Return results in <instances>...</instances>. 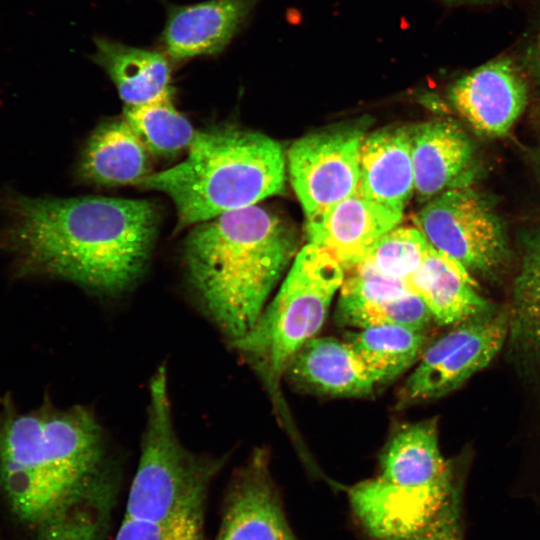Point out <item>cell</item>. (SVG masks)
Returning a JSON list of instances; mask_svg holds the SVG:
<instances>
[{"label":"cell","instance_id":"5","mask_svg":"<svg viewBox=\"0 0 540 540\" xmlns=\"http://www.w3.org/2000/svg\"><path fill=\"white\" fill-rule=\"evenodd\" d=\"M464 478L440 450L437 422L402 426L380 455V473L348 489L354 514L372 540H399L422 528Z\"/></svg>","mask_w":540,"mask_h":540},{"label":"cell","instance_id":"3","mask_svg":"<svg viewBox=\"0 0 540 540\" xmlns=\"http://www.w3.org/2000/svg\"><path fill=\"white\" fill-rule=\"evenodd\" d=\"M295 247L289 226L258 204L194 225L184 250L188 281L228 344L252 328Z\"/></svg>","mask_w":540,"mask_h":540},{"label":"cell","instance_id":"15","mask_svg":"<svg viewBox=\"0 0 540 540\" xmlns=\"http://www.w3.org/2000/svg\"><path fill=\"white\" fill-rule=\"evenodd\" d=\"M414 192L425 202L438 194L468 187L475 176L473 145L448 120H433L409 129Z\"/></svg>","mask_w":540,"mask_h":540},{"label":"cell","instance_id":"13","mask_svg":"<svg viewBox=\"0 0 540 540\" xmlns=\"http://www.w3.org/2000/svg\"><path fill=\"white\" fill-rule=\"evenodd\" d=\"M527 84L507 58L490 61L458 79L449 98L462 118L479 134L506 135L523 113Z\"/></svg>","mask_w":540,"mask_h":540},{"label":"cell","instance_id":"28","mask_svg":"<svg viewBox=\"0 0 540 540\" xmlns=\"http://www.w3.org/2000/svg\"><path fill=\"white\" fill-rule=\"evenodd\" d=\"M534 63H535V69L537 73V77L540 83V33L537 39V43L535 46V52H534Z\"/></svg>","mask_w":540,"mask_h":540},{"label":"cell","instance_id":"18","mask_svg":"<svg viewBox=\"0 0 540 540\" xmlns=\"http://www.w3.org/2000/svg\"><path fill=\"white\" fill-rule=\"evenodd\" d=\"M433 320L444 326L495 311L477 291V282L456 260L430 246L419 268L405 280Z\"/></svg>","mask_w":540,"mask_h":540},{"label":"cell","instance_id":"23","mask_svg":"<svg viewBox=\"0 0 540 540\" xmlns=\"http://www.w3.org/2000/svg\"><path fill=\"white\" fill-rule=\"evenodd\" d=\"M344 339L380 386L394 381L419 361L427 346V330L378 325L349 331Z\"/></svg>","mask_w":540,"mask_h":540},{"label":"cell","instance_id":"14","mask_svg":"<svg viewBox=\"0 0 540 540\" xmlns=\"http://www.w3.org/2000/svg\"><path fill=\"white\" fill-rule=\"evenodd\" d=\"M402 216L403 211L356 192L307 220L306 232L310 243L330 252L346 270L361 262Z\"/></svg>","mask_w":540,"mask_h":540},{"label":"cell","instance_id":"10","mask_svg":"<svg viewBox=\"0 0 540 540\" xmlns=\"http://www.w3.org/2000/svg\"><path fill=\"white\" fill-rule=\"evenodd\" d=\"M364 137L363 127L352 125L307 135L291 145L290 181L307 220L357 192Z\"/></svg>","mask_w":540,"mask_h":540},{"label":"cell","instance_id":"26","mask_svg":"<svg viewBox=\"0 0 540 540\" xmlns=\"http://www.w3.org/2000/svg\"><path fill=\"white\" fill-rule=\"evenodd\" d=\"M115 540H204L203 520L150 521L125 516Z\"/></svg>","mask_w":540,"mask_h":540},{"label":"cell","instance_id":"27","mask_svg":"<svg viewBox=\"0 0 540 540\" xmlns=\"http://www.w3.org/2000/svg\"><path fill=\"white\" fill-rule=\"evenodd\" d=\"M463 483L464 478L456 483L427 524L399 540H463Z\"/></svg>","mask_w":540,"mask_h":540},{"label":"cell","instance_id":"24","mask_svg":"<svg viewBox=\"0 0 540 540\" xmlns=\"http://www.w3.org/2000/svg\"><path fill=\"white\" fill-rule=\"evenodd\" d=\"M124 118L149 152L162 156L188 149L197 132L175 108L170 92L142 105L126 106Z\"/></svg>","mask_w":540,"mask_h":540},{"label":"cell","instance_id":"11","mask_svg":"<svg viewBox=\"0 0 540 540\" xmlns=\"http://www.w3.org/2000/svg\"><path fill=\"white\" fill-rule=\"evenodd\" d=\"M216 540H296L284 514L265 449L234 472Z\"/></svg>","mask_w":540,"mask_h":540},{"label":"cell","instance_id":"7","mask_svg":"<svg viewBox=\"0 0 540 540\" xmlns=\"http://www.w3.org/2000/svg\"><path fill=\"white\" fill-rule=\"evenodd\" d=\"M344 276L330 252L309 242L252 328L230 343L276 400L290 359L321 329Z\"/></svg>","mask_w":540,"mask_h":540},{"label":"cell","instance_id":"22","mask_svg":"<svg viewBox=\"0 0 540 540\" xmlns=\"http://www.w3.org/2000/svg\"><path fill=\"white\" fill-rule=\"evenodd\" d=\"M506 341L521 366L540 377V234L526 248L515 279Z\"/></svg>","mask_w":540,"mask_h":540},{"label":"cell","instance_id":"25","mask_svg":"<svg viewBox=\"0 0 540 540\" xmlns=\"http://www.w3.org/2000/svg\"><path fill=\"white\" fill-rule=\"evenodd\" d=\"M429 248L416 226L398 225L382 235L362 261L387 277L405 281L419 268Z\"/></svg>","mask_w":540,"mask_h":540},{"label":"cell","instance_id":"9","mask_svg":"<svg viewBox=\"0 0 540 540\" xmlns=\"http://www.w3.org/2000/svg\"><path fill=\"white\" fill-rule=\"evenodd\" d=\"M414 223L431 247L469 272L490 273L505 259L502 224L469 187L450 189L426 201Z\"/></svg>","mask_w":540,"mask_h":540},{"label":"cell","instance_id":"1","mask_svg":"<svg viewBox=\"0 0 540 540\" xmlns=\"http://www.w3.org/2000/svg\"><path fill=\"white\" fill-rule=\"evenodd\" d=\"M0 413V490L31 540H102L121 483L118 451L94 411L46 400Z\"/></svg>","mask_w":540,"mask_h":540},{"label":"cell","instance_id":"19","mask_svg":"<svg viewBox=\"0 0 540 540\" xmlns=\"http://www.w3.org/2000/svg\"><path fill=\"white\" fill-rule=\"evenodd\" d=\"M357 192L403 211L414 193L409 129L389 127L365 135Z\"/></svg>","mask_w":540,"mask_h":540},{"label":"cell","instance_id":"8","mask_svg":"<svg viewBox=\"0 0 540 540\" xmlns=\"http://www.w3.org/2000/svg\"><path fill=\"white\" fill-rule=\"evenodd\" d=\"M508 335V312H490L453 325L425 347L398 393L408 406L443 397L485 368Z\"/></svg>","mask_w":540,"mask_h":540},{"label":"cell","instance_id":"21","mask_svg":"<svg viewBox=\"0 0 540 540\" xmlns=\"http://www.w3.org/2000/svg\"><path fill=\"white\" fill-rule=\"evenodd\" d=\"M149 150L125 118L107 122L90 137L81 175L105 185L135 184L150 174Z\"/></svg>","mask_w":540,"mask_h":540},{"label":"cell","instance_id":"16","mask_svg":"<svg viewBox=\"0 0 540 540\" xmlns=\"http://www.w3.org/2000/svg\"><path fill=\"white\" fill-rule=\"evenodd\" d=\"M259 0H207L168 8L162 42L176 61L215 55L229 44Z\"/></svg>","mask_w":540,"mask_h":540},{"label":"cell","instance_id":"20","mask_svg":"<svg viewBox=\"0 0 540 540\" xmlns=\"http://www.w3.org/2000/svg\"><path fill=\"white\" fill-rule=\"evenodd\" d=\"M92 60L110 77L126 106L142 105L170 92L171 68L157 51L98 37Z\"/></svg>","mask_w":540,"mask_h":540},{"label":"cell","instance_id":"6","mask_svg":"<svg viewBox=\"0 0 540 540\" xmlns=\"http://www.w3.org/2000/svg\"><path fill=\"white\" fill-rule=\"evenodd\" d=\"M227 456L198 453L180 440L174 423L165 363L149 381L146 421L127 517L150 520H203L210 485Z\"/></svg>","mask_w":540,"mask_h":540},{"label":"cell","instance_id":"17","mask_svg":"<svg viewBox=\"0 0 540 540\" xmlns=\"http://www.w3.org/2000/svg\"><path fill=\"white\" fill-rule=\"evenodd\" d=\"M284 376L299 389L334 397H364L377 387L345 340L313 337L292 356Z\"/></svg>","mask_w":540,"mask_h":540},{"label":"cell","instance_id":"2","mask_svg":"<svg viewBox=\"0 0 540 540\" xmlns=\"http://www.w3.org/2000/svg\"><path fill=\"white\" fill-rule=\"evenodd\" d=\"M0 252L18 278L49 277L106 296L124 293L142 276L158 214L141 199L104 196H0Z\"/></svg>","mask_w":540,"mask_h":540},{"label":"cell","instance_id":"12","mask_svg":"<svg viewBox=\"0 0 540 540\" xmlns=\"http://www.w3.org/2000/svg\"><path fill=\"white\" fill-rule=\"evenodd\" d=\"M338 293L335 316L343 326L400 325L427 330L433 320L426 304L405 281L387 277L365 261L345 270Z\"/></svg>","mask_w":540,"mask_h":540},{"label":"cell","instance_id":"4","mask_svg":"<svg viewBox=\"0 0 540 540\" xmlns=\"http://www.w3.org/2000/svg\"><path fill=\"white\" fill-rule=\"evenodd\" d=\"M187 150L178 164L134 184L168 196L179 227L256 205L283 190L284 152L264 134L213 127L197 131Z\"/></svg>","mask_w":540,"mask_h":540}]
</instances>
